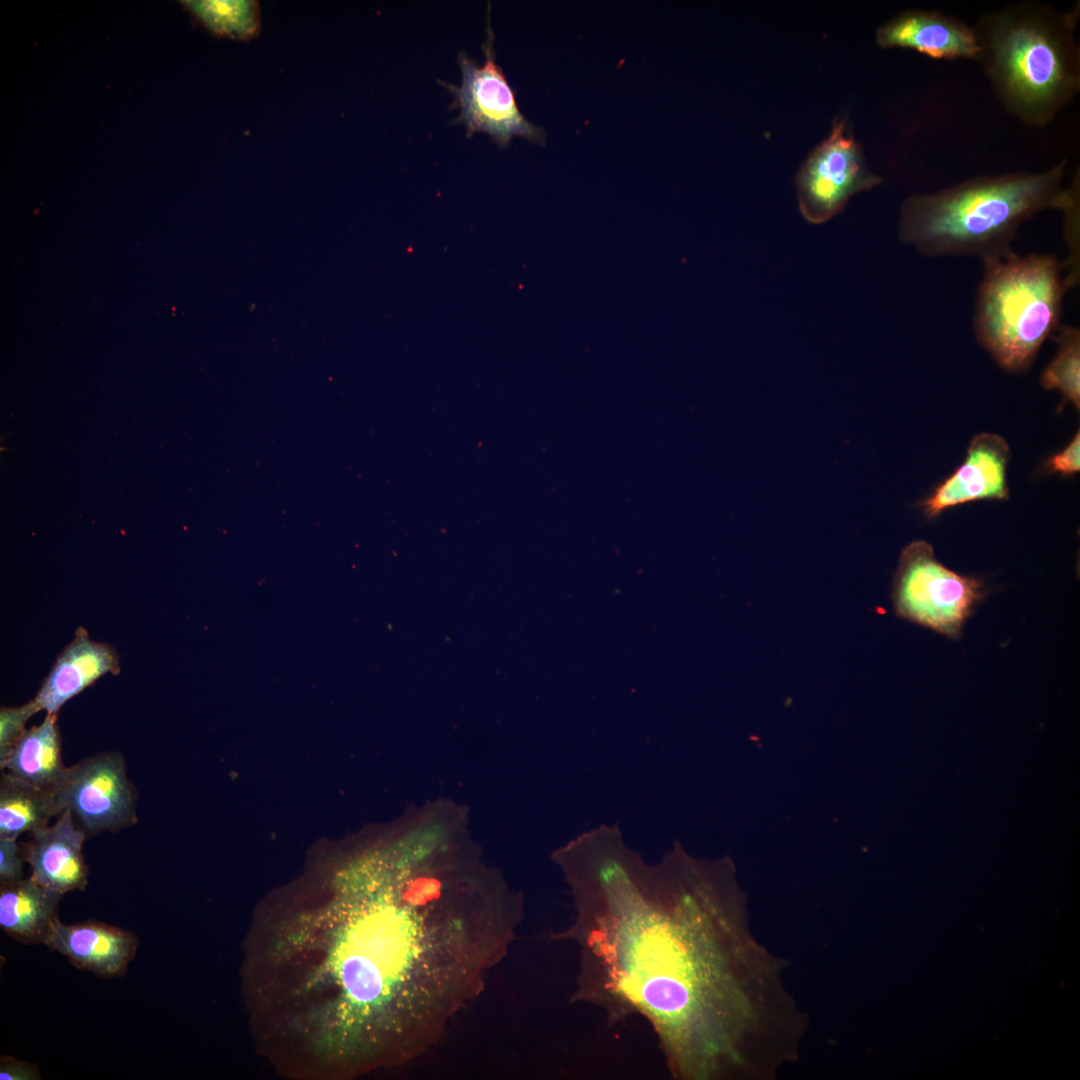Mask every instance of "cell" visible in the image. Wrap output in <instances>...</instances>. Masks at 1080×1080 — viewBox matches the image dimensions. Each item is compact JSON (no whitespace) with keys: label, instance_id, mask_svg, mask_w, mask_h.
I'll return each mask as SVG.
<instances>
[{"label":"cell","instance_id":"cell-1","mask_svg":"<svg viewBox=\"0 0 1080 1080\" xmlns=\"http://www.w3.org/2000/svg\"><path fill=\"white\" fill-rule=\"evenodd\" d=\"M616 834L583 836L570 864L575 998L610 1020L645 1019L676 1079H776L799 1059L809 1018L731 867L680 851L647 864Z\"/></svg>","mask_w":1080,"mask_h":1080},{"label":"cell","instance_id":"cell-2","mask_svg":"<svg viewBox=\"0 0 1080 1080\" xmlns=\"http://www.w3.org/2000/svg\"><path fill=\"white\" fill-rule=\"evenodd\" d=\"M442 895L417 875L396 900L251 922L247 1010L291 1073L341 1080L405 1062L479 992L516 923L511 915L437 911Z\"/></svg>","mask_w":1080,"mask_h":1080},{"label":"cell","instance_id":"cell-3","mask_svg":"<svg viewBox=\"0 0 1080 1080\" xmlns=\"http://www.w3.org/2000/svg\"><path fill=\"white\" fill-rule=\"evenodd\" d=\"M1067 163L1036 172H1010L965 180L914 194L900 206L898 237L926 256H977L982 261L1011 250L1020 226L1037 213H1076V181L1066 187Z\"/></svg>","mask_w":1080,"mask_h":1080},{"label":"cell","instance_id":"cell-4","mask_svg":"<svg viewBox=\"0 0 1080 1080\" xmlns=\"http://www.w3.org/2000/svg\"><path fill=\"white\" fill-rule=\"evenodd\" d=\"M1079 12L1021 1L980 16L976 61L1006 111L1029 127L1052 122L1080 90Z\"/></svg>","mask_w":1080,"mask_h":1080},{"label":"cell","instance_id":"cell-5","mask_svg":"<svg viewBox=\"0 0 1080 1080\" xmlns=\"http://www.w3.org/2000/svg\"><path fill=\"white\" fill-rule=\"evenodd\" d=\"M983 263L975 335L999 366L1024 370L1059 327L1064 295L1075 281L1050 254L1019 256L1011 249Z\"/></svg>","mask_w":1080,"mask_h":1080},{"label":"cell","instance_id":"cell-6","mask_svg":"<svg viewBox=\"0 0 1080 1080\" xmlns=\"http://www.w3.org/2000/svg\"><path fill=\"white\" fill-rule=\"evenodd\" d=\"M983 596L981 581L944 566L929 543L914 541L902 551L893 583L899 617L958 638Z\"/></svg>","mask_w":1080,"mask_h":1080},{"label":"cell","instance_id":"cell-7","mask_svg":"<svg viewBox=\"0 0 1080 1080\" xmlns=\"http://www.w3.org/2000/svg\"><path fill=\"white\" fill-rule=\"evenodd\" d=\"M489 7L487 37L482 45L485 56L483 65H478L466 53L460 52L461 85L439 82L454 95V106L460 111L455 122L465 125L468 137L474 133H486L502 148L516 136L543 145L546 139L544 130L529 122L520 112L514 91L496 62Z\"/></svg>","mask_w":1080,"mask_h":1080},{"label":"cell","instance_id":"cell-8","mask_svg":"<svg viewBox=\"0 0 1080 1080\" xmlns=\"http://www.w3.org/2000/svg\"><path fill=\"white\" fill-rule=\"evenodd\" d=\"M881 182L869 169L845 121H836L829 137L812 151L797 174L801 214L808 222L821 224L839 213L854 195Z\"/></svg>","mask_w":1080,"mask_h":1080},{"label":"cell","instance_id":"cell-9","mask_svg":"<svg viewBox=\"0 0 1080 1080\" xmlns=\"http://www.w3.org/2000/svg\"><path fill=\"white\" fill-rule=\"evenodd\" d=\"M56 795L61 812L69 809L87 836L137 823V792L118 752L89 756L69 767Z\"/></svg>","mask_w":1080,"mask_h":1080},{"label":"cell","instance_id":"cell-10","mask_svg":"<svg viewBox=\"0 0 1080 1080\" xmlns=\"http://www.w3.org/2000/svg\"><path fill=\"white\" fill-rule=\"evenodd\" d=\"M1009 446L991 433L975 436L964 462L921 502L928 517L953 506L982 499H1007L1006 468Z\"/></svg>","mask_w":1080,"mask_h":1080},{"label":"cell","instance_id":"cell-11","mask_svg":"<svg viewBox=\"0 0 1080 1080\" xmlns=\"http://www.w3.org/2000/svg\"><path fill=\"white\" fill-rule=\"evenodd\" d=\"M881 48H906L933 59H977L979 48L973 27L934 10H906L876 31Z\"/></svg>","mask_w":1080,"mask_h":1080},{"label":"cell","instance_id":"cell-12","mask_svg":"<svg viewBox=\"0 0 1080 1080\" xmlns=\"http://www.w3.org/2000/svg\"><path fill=\"white\" fill-rule=\"evenodd\" d=\"M86 837L69 809L63 810L52 826L33 831L23 850V858L32 869L31 877L61 894L84 890L88 882L82 853Z\"/></svg>","mask_w":1080,"mask_h":1080},{"label":"cell","instance_id":"cell-13","mask_svg":"<svg viewBox=\"0 0 1080 1080\" xmlns=\"http://www.w3.org/2000/svg\"><path fill=\"white\" fill-rule=\"evenodd\" d=\"M43 943L80 969L112 977L125 972L139 941L134 934L104 923L89 921L68 925L57 918Z\"/></svg>","mask_w":1080,"mask_h":1080},{"label":"cell","instance_id":"cell-14","mask_svg":"<svg viewBox=\"0 0 1080 1080\" xmlns=\"http://www.w3.org/2000/svg\"><path fill=\"white\" fill-rule=\"evenodd\" d=\"M119 672L120 661L115 648L109 643L92 640L87 630L80 626L73 640L58 655L34 700L47 714H57L68 700L96 680L108 673L117 675Z\"/></svg>","mask_w":1080,"mask_h":1080},{"label":"cell","instance_id":"cell-15","mask_svg":"<svg viewBox=\"0 0 1080 1080\" xmlns=\"http://www.w3.org/2000/svg\"><path fill=\"white\" fill-rule=\"evenodd\" d=\"M0 768L33 786L57 793L68 771L62 761L57 714H47L41 724L26 729Z\"/></svg>","mask_w":1080,"mask_h":1080},{"label":"cell","instance_id":"cell-16","mask_svg":"<svg viewBox=\"0 0 1080 1080\" xmlns=\"http://www.w3.org/2000/svg\"><path fill=\"white\" fill-rule=\"evenodd\" d=\"M63 894L51 890L32 877L1 882L0 926L23 943L44 942Z\"/></svg>","mask_w":1080,"mask_h":1080},{"label":"cell","instance_id":"cell-17","mask_svg":"<svg viewBox=\"0 0 1080 1080\" xmlns=\"http://www.w3.org/2000/svg\"><path fill=\"white\" fill-rule=\"evenodd\" d=\"M61 813L56 792L33 786L5 770L0 779V838L17 839L48 826Z\"/></svg>","mask_w":1080,"mask_h":1080},{"label":"cell","instance_id":"cell-18","mask_svg":"<svg viewBox=\"0 0 1080 1080\" xmlns=\"http://www.w3.org/2000/svg\"><path fill=\"white\" fill-rule=\"evenodd\" d=\"M181 4L212 34L247 41L260 30L257 1H182Z\"/></svg>","mask_w":1080,"mask_h":1080},{"label":"cell","instance_id":"cell-19","mask_svg":"<svg viewBox=\"0 0 1080 1080\" xmlns=\"http://www.w3.org/2000/svg\"><path fill=\"white\" fill-rule=\"evenodd\" d=\"M1054 339L1058 350L1041 375L1047 390H1057L1065 402L1080 406V331L1075 326L1059 325Z\"/></svg>","mask_w":1080,"mask_h":1080},{"label":"cell","instance_id":"cell-20","mask_svg":"<svg viewBox=\"0 0 1080 1080\" xmlns=\"http://www.w3.org/2000/svg\"><path fill=\"white\" fill-rule=\"evenodd\" d=\"M41 711L34 699L16 707L2 706L0 710V767L26 730L29 718Z\"/></svg>","mask_w":1080,"mask_h":1080},{"label":"cell","instance_id":"cell-21","mask_svg":"<svg viewBox=\"0 0 1080 1080\" xmlns=\"http://www.w3.org/2000/svg\"><path fill=\"white\" fill-rule=\"evenodd\" d=\"M17 839L0 838V881L15 882L23 879L22 858Z\"/></svg>","mask_w":1080,"mask_h":1080},{"label":"cell","instance_id":"cell-22","mask_svg":"<svg viewBox=\"0 0 1080 1080\" xmlns=\"http://www.w3.org/2000/svg\"><path fill=\"white\" fill-rule=\"evenodd\" d=\"M1045 469L1051 473L1072 475L1080 470V433L1077 432L1070 443L1059 453L1050 457Z\"/></svg>","mask_w":1080,"mask_h":1080},{"label":"cell","instance_id":"cell-23","mask_svg":"<svg viewBox=\"0 0 1080 1080\" xmlns=\"http://www.w3.org/2000/svg\"><path fill=\"white\" fill-rule=\"evenodd\" d=\"M1 1080H31L39 1079V1073L35 1066L4 1057L0 1066Z\"/></svg>","mask_w":1080,"mask_h":1080}]
</instances>
